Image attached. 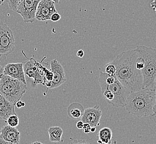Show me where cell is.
<instances>
[{"instance_id": "31", "label": "cell", "mask_w": 156, "mask_h": 144, "mask_svg": "<svg viewBox=\"0 0 156 144\" xmlns=\"http://www.w3.org/2000/svg\"><path fill=\"white\" fill-rule=\"evenodd\" d=\"M50 1H53V2L55 3H56V4H58L59 3V1L61 0H50Z\"/></svg>"}, {"instance_id": "24", "label": "cell", "mask_w": 156, "mask_h": 144, "mask_svg": "<svg viewBox=\"0 0 156 144\" xmlns=\"http://www.w3.org/2000/svg\"><path fill=\"white\" fill-rule=\"evenodd\" d=\"M26 105V104H25L24 101H21V100H19L17 102H16V103L15 104V106L19 109H20L21 108L25 107Z\"/></svg>"}, {"instance_id": "3", "label": "cell", "mask_w": 156, "mask_h": 144, "mask_svg": "<svg viewBox=\"0 0 156 144\" xmlns=\"http://www.w3.org/2000/svg\"><path fill=\"white\" fill-rule=\"evenodd\" d=\"M136 50L144 58V68L142 70L144 78V89L155 91L156 49L145 46H138Z\"/></svg>"}, {"instance_id": "23", "label": "cell", "mask_w": 156, "mask_h": 144, "mask_svg": "<svg viewBox=\"0 0 156 144\" xmlns=\"http://www.w3.org/2000/svg\"><path fill=\"white\" fill-rule=\"evenodd\" d=\"M91 128H92V127H91L88 124L84 123V125H83V127L82 129L83 130V132H84V133L87 134V133L90 132Z\"/></svg>"}, {"instance_id": "17", "label": "cell", "mask_w": 156, "mask_h": 144, "mask_svg": "<svg viewBox=\"0 0 156 144\" xmlns=\"http://www.w3.org/2000/svg\"><path fill=\"white\" fill-rule=\"evenodd\" d=\"M84 112L83 108L80 104L73 103L69 107L68 114L72 119H77L81 118Z\"/></svg>"}, {"instance_id": "9", "label": "cell", "mask_w": 156, "mask_h": 144, "mask_svg": "<svg viewBox=\"0 0 156 144\" xmlns=\"http://www.w3.org/2000/svg\"><path fill=\"white\" fill-rule=\"evenodd\" d=\"M55 3L50 0H41L36 13V19L38 21H47L53 13L57 12Z\"/></svg>"}, {"instance_id": "33", "label": "cell", "mask_w": 156, "mask_h": 144, "mask_svg": "<svg viewBox=\"0 0 156 144\" xmlns=\"http://www.w3.org/2000/svg\"><path fill=\"white\" fill-rule=\"evenodd\" d=\"M3 1L4 0H0V5L2 3V2H3Z\"/></svg>"}, {"instance_id": "28", "label": "cell", "mask_w": 156, "mask_h": 144, "mask_svg": "<svg viewBox=\"0 0 156 144\" xmlns=\"http://www.w3.org/2000/svg\"><path fill=\"white\" fill-rule=\"evenodd\" d=\"M155 100L156 101V91H155ZM150 119L152 120L156 124V115H151L150 116Z\"/></svg>"}, {"instance_id": "22", "label": "cell", "mask_w": 156, "mask_h": 144, "mask_svg": "<svg viewBox=\"0 0 156 144\" xmlns=\"http://www.w3.org/2000/svg\"><path fill=\"white\" fill-rule=\"evenodd\" d=\"M69 144H92L88 141L84 140H74V141L71 142Z\"/></svg>"}, {"instance_id": "35", "label": "cell", "mask_w": 156, "mask_h": 144, "mask_svg": "<svg viewBox=\"0 0 156 144\" xmlns=\"http://www.w3.org/2000/svg\"><path fill=\"white\" fill-rule=\"evenodd\" d=\"M2 59H3V58H0V62H1V61L2 60Z\"/></svg>"}, {"instance_id": "21", "label": "cell", "mask_w": 156, "mask_h": 144, "mask_svg": "<svg viewBox=\"0 0 156 144\" xmlns=\"http://www.w3.org/2000/svg\"><path fill=\"white\" fill-rule=\"evenodd\" d=\"M61 19V16L57 12L53 13V15L51 16L50 20L52 21V22H57Z\"/></svg>"}, {"instance_id": "19", "label": "cell", "mask_w": 156, "mask_h": 144, "mask_svg": "<svg viewBox=\"0 0 156 144\" xmlns=\"http://www.w3.org/2000/svg\"><path fill=\"white\" fill-rule=\"evenodd\" d=\"M22 0H6L8 6L13 11L16 12L17 7Z\"/></svg>"}, {"instance_id": "25", "label": "cell", "mask_w": 156, "mask_h": 144, "mask_svg": "<svg viewBox=\"0 0 156 144\" xmlns=\"http://www.w3.org/2000/svg\"><path fill=\"white\" fill-rule=\"evenodd\" d=\"M84 125V123L82 122L81 120L78 121V122H77L76 124V127L78 129H82Z\"/></svg>"}, {"instance_id": "15", "label": "cell", "mask_w": 156, "mask_h": 144, "mask_svg": "<svg viewBox=\"0 0 156 144\" xmlns=\"http://www.w3.org/2000/svg\"><path fill=\"white\" fill-rule=\"evenodd\" d=\"M112 132L108 128L101 129L97 134V142L100 144L111 143Z\"/></svg>"}, {"instance_id": "29", "label": "cell", "mask_w": 156, "mask_h": 144, "mask_svg": "<svg viewBox=\"0 0 156 144\" xmlns=\"http://www.w3.org/2000/svg\"><path fill=\"white\" fill-rule=\"evenodd\" d=\"M3 68L2 66H0V78L2 75L3 74Z\"/></svg>"}, {"instance_id": "5", "label": "cell", "mask_w": 156, "mask_h": 144, "mask_svg": "<svg viewBox=\"0 0 156 144\" xmlns=\"http://www.w3.org/2000/svg\"><path fill=\"white\" fill-rule=\"evenodd\" d=\"M27 91V85L17 79L2 74L0 78V93L11 103L15 105Z\"/></svg>"}, {"instance_id": "20", "label": "cell", "mask_w": 156, "mask_h": 144, "mask_svg": "<svg viewBox=\"0 0 156 144\" xmlns=\"http://www.w3.org/2000/svg\"><path fill=\"white\" fill-rule=\"evenodd\" d=\"M115 66L111 62L107 63L105 66V73L109 75H115Z\"/></svg>"}, {"instance_id": "10", "label": "cell", "mask_w": 156, "mask_h": 144, "mask_svg": "<svg viewBox=\"0 0 156 144\" xmlns=\"http://www.w3.org/2000/svg\"><path fill=\"white\" fill-rule=\"evenodd\" d=\"M50 70L53 73V78L51 82L49 89L58 88L66 81L65 70L61 63L57 60H53L50 62Z\"/></svg>"}, {"instance_id": "11", "label": "cell", "mask_w": 156, "mask_h": 144, "mask_svg": "<svg viewBox=\"0 0 156 144\" xmlns=\"http://www.w3.org/2000/svg\"><path fill=\"white\" fill-rule=\"evenodd\" d=\"M102 116V112L100 106L96 105L93 108H89L84 110L81 121L83 123L88 124L91 127L100 125V120Z\"/></svg>"}, {"instance_id": "8", "label": "cell", "mask_w": 156, "mask_h": 144, "mask_svg": "<svg viewBox=\"0 0 156 144\" xmlns=\"http://www.w3.org/2000/svg\"><path fill=\"white\" fill-rule=\"evenodd\" d=\"M23 70L25 75L29 78L34 79V84L44 85V76L40 68V63L34 58H30L26 63H23Z\"/></svg>"}, {"instance_id": "14", "label": "cell", "mask_w": 156, "mask_h": 144, "mask_svg": "<svg viewBox=\"0 0 156 144\" xmlns=\"http://www.w3.org/2000/svg\"><path fill=\"white\" fill-rule=\"evenodd\" d=\"M15 105L11 103L0 93V119L5 122L11 115H16Z\"/></svg>"}, {"instance_id": "2", "label": "cell", "mask_w": 156, "mask_h": 144, "mask_svg": "<svg viewBox=\"0 0 156 144\" xmlns=\"http://www.w3.org/2000/svg\"><path fill=\"white\" fill-rule=\"evenodd\" d=\"M154 103L155 91L143 89L130 93L127 97L125 107L128 113L142 118L153 114Z\"/></svg>"}, {"instance_id": "4", "label": "cell", "mask_w": 156, "mask_h": 144, "mask_svg": "<svg viewBox=\"0 0 156 144\" xmlns=\"http://www.w3.org/2000/svg\"><path fill=\"white\" fill-rule=\"evenodd\" d=\"M98 82L101 92L107 90L113 95L115 97L113 107H125L127 97L131 93L122 85L115 75L101 72Z\"/></svg>"}, {"instance_id": "34", "label": "cell", "mask_w": 156, "mask_h": 144, "mask_svg": "<svg viewBox=\"0 0 156 144\" xmlns=\"http://www.w3.org/2000/svg\"><path fill=\"white\" fill-rule=\"evenodd\" d=\"M155 91H156V78L155 79Z\"/></svg>"}, {"instance_id": "32", "label": "cell", "mask_w": 156, "mask_h": 144, "mask_svg": "<svg viewBox=\"0 0 156 144\" xmlns=\"http://www.w3.org/2000/svg\"><path fill=\"white\" fill-rule=\"evenodd\" d=\"M31 144H44L43 143H42L40 141H35L34 142H32Z\"/></svg>"}, {"instance_id": "18", "label": "cell", "mask_w": 156, "mask_h": 144, "mask_svg": "<svg viewBox=\"0 0 156 144\" xmlns=\"http://www.w3.org/2000/svg\"><path fill=\"white\" fill-rule=\"evenodd\" d=\"M6 122L9 126H11L12 128H16V126L19 125L20 123L19 116L17 115V114L11 115L7 119Z\"/></svg>"}, {"instance_id": "16", "label": "cell", "mask_w": 156, "mask_h": 144, "mask_svg": "<svg viewBox=\"0 0 156 144\" xmlns=\"http://www.w3.org/2000/svg\"><path fill=\"white\" fill-rule=\"evenodd\" d=\"M63 130L59 126H52L48 129L50 140L53 142H62Z\"/></svg>"}, {"instance_id": "27", "label": "cell", "mask_w": 156, "mask_h": 144, "mask_svg": "<svg viewBox=\"0 0 156 144\" xmlns=\"http://www.w3.org/2000/svg\"><path fill=\"white\" fill-rule=\"evenodd\" d=\"M0 144H13L12 143H10L8 141H6L3 139V138L0 135Z\"/></svg>"}, {"instance_id": "26", "label": "cell", "mask_w": 156, "mask_h": 144, "mask_svg": "<svg viewBox=\"0 0 156 144\" xmlns=\"http://www.w3.org/2000/svg\"><path fill=\"white\" fill-rule=\"evenodd\" d=\"M84 51L82 50H78L77 52V56L79 58H83L84 57Z\"/></svg>"}, {"instance_id": "13", "label": "cell", "mask_w": 156, "mask_h": 144, "mask_svg": "<svg viewBox=\"0 0 156 144\" xmlns=\"http://www.w3.org/2000/svg\"><path fill=\"white\" fill-rule=\"evenodd\" d=\"M0 135L3 139L13 144H19L20 141V132L16 128H12L7 125L3 126L0 132Z\"/></svg>"}, {"instance_id": "30", "label": "cell", "mask_w": 156, "mask_h": 144, "mask_svg": "<svg viewBox=\"0 0 156 144\" xmlns=\"http://www.w3.org/2000/svg\"><path fill=\"white\" fill-rule=\"evenodd\" d=\"M96 127H92L91 129H90V132H96Z\"/></svg>"}, {"instance_id": "6", "label": "cell", "mask_w": 156, "mask_h": 144, "mask_svg": "<svg viewBox=\"0 0 156 144\" xmlns=\"http://www.w3.org/2000/svg\"><path fill=\"white\" fill-rule=\"evenodd\" d=\"M15 50V39L8 26L0 21V58H3Z\"/></svg>"}, {"instance_id": "7", "label": "cell", "mask_w": 156, "mask_h": 144, "mask_svg": "<svg viewBox=\"0 0 156 144\" xmlns=\"http://www.w3.org/2000/svg\"><path fill=\"white\" fill-rule=\"evenodd\" d=\"M41 0H22L16 9L25 23H33L36 19L38 5Z\"/></svg>"}, {"instance_id": "12", "label": "cell", "mask_w": 156, "mask_h": 144, "mask_svg": "<svg viewBox=\"0 0 156 144\" xmlns=\"http://www.w3.org/2000/svg\"><path fill=\"white\" fill-rule=\"evenodd\" d=\"M3 75L9 76L26 84L25 72L23 70V63H8L3 67Z\"/></svg>"}, {"instance_id": "1", "label": "cell", "mask_w": 156, "mask_h": 144, "mask_svg": "<svg viewBox=\"0 0 156 144\" xmlns=\"http://www.w3.org/2000/svg\"><path fill=\"white\" fill-rule=\"evenodd\" d=\"M138 57L136 49L127 50L119 54L111 62L115 67V77L131 93L144 89L142 73L136 67Z\"/></svg>"}]
</instances>
